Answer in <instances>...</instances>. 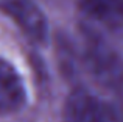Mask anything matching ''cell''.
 I'll use <instances>...</instances> for the list:
<instances>
[{
  "instance_id": "6da1fadb",
  "label": "cell",
  "mask_w": 123,
  "mask_h": 122,
  "mask_svg": "<svg viewBox=\"0 0 123 122\" xmlns=\"http://www.w3.org/2000/svg\"><path fill=\"white\" fill-rule=\"evenodd\" d=\"M73 56L95 85L114 94L123 92V56L98 31L84 27L81 47Z\"/></svg>"
},
{
  "instance_id": "7a4b0ae2",
  "label": "cell",
  "mask_w": 123,
  "mask_h": 122,
  "mask_svg": "<svg viewBox=\"0 0 123 122\" xmlns=\"http://www.w3.org/2000/svg\"><path fill=\"white\" fill-rule=\"evenodd\" d=\"M66 122H120L114 105L98 99L86 89H75L64 108Z\"/></svg>"
},
{
  "instance_id": "3957f363",
  "label": "cell",
  "mask_w": 123,
  "mask_h": 122,
  "mask_svg": "<svg viewBox=\"0 0 123 122\" xmlns=\"http://www.w3.org/2000/svg\"><path fill=\"white\" fill-rule=\"evenodd\" d=\"M0 11L5 13L33 42L44 44L47 41V19L33 0H0Z\"/></svg>"
},
{
  "instance_id": "277c9868",
  "label": "cell",
  "mask_w": 123,
  "mask_h": 122,
  "mask_svg": "<svg viewBox=\"0 0 123 122\" xmlns=\"http://www.w3.org/2000/svg\"><path fill=\"white\" fill-rule=\"evenodd\" d=\"M27 103L22 75L9 61L0 56V114L17 113Z\"/></svg>"
},
{
  "instance_id": "5b68a950",
  "label": "cell",
  "mask_w": 123,
  "mask_h": 122,
  "mask_svg": "<svg viewBox=\"0 0 123 122\" xmlns=\"http://www.w3.org/2000/svg\"><path fill=\"white\" fill-rule=\"evenodd\" d=\"M81 9L90 20L103 27H123V0H81Z\"/></svg>"
}]
</instances>
